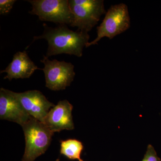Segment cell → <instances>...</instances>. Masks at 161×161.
I'll list each match as a JSON object with an SVG mask.
<instances>
[{
    "mask_svg": "<svg viewBox=\"0 0 161 161\" xmlns=\"http://www.w3.org/2000/svg\"><path fill=\"white\" fill-rule=\"evenodd\" d=\"M43 26V34L34 37L33 41L43 39L47 41V58L63 53L78 57L82 56L84 47L89 42L88 32L73 31L64 24H60L55 28L48 27L45 24Z\"/></svg>",
    "mask_w": 161,
    "mask_h": 161,
    "instance_id": "cell-1",
    "label": "cell"
},
{
    "mask_svg": "<svg viewBox=\"0 0 161 161\" xmlns=\"http://www.w3.org/2000/svg\"><path fill=\"white\" fill-rule=\"evenodd\" d=\"M22 127L26 142L22 161H35L47 150L54 132L45 124L31 116Z\"/></svg>",
    "mask_w": 161,
    "mask_h": 161,
    "instance_id": "cell-2",
    "label": "cell"
},
{
    "mask_svg": "<svg viewBox=\"0 0 161 161\" xmlns=\"http://www.w3.org/2000/svg\"><path fill=\"white\" fill-rule=\"evenodd\" d=\"M131 24L128 7L126 4L120 3L111 6L106 13L102 23L98 26L97 36L86 47L98 44L104 37L113 39L130 28Z\"/></svg>",
    "mask_w": 161,
    "mask_h": 161,
    "instance_id": "cell-3",
    "label": "cell"
},
{
    "mask_svg": "<svg viewBox=\"0 0 161 161\" xmlns=\"http://www.w3.org/2000/svg\"><path fill=\"white\" fill-rule=\"evenodd\" d=\"M73 15L71 26L88 32L96 26L102 15L106 14L103 0H70Z\"/></svg>",
    "mask_w": 161,
    "mask_h": 161,
    "instance_id": "cell-4",
    "label": "cell"
},
{
    "mask_svg": "<svg viewBox=\"0 0 161 161\" xmlns=\"http://www.w3.org/2000/svg\"><path fill=\"white\" fill-rule=\"evenodd\" d=\"M32 9L31 14L36 15L42 21L71 25L73 15L68 0H28Z\"/></svg>",
    "mask_w": 161,
    "mask_h": 161,
    "instance_id": "cell-5",
    "label": "cell"
},
{
    "mask_svg": "<svg viewBox=\"0 0 161 161\" xmlns=\"http://www.w3.org/2000/svg\"><path fill=\"white\" fill-rule=\"evenodd\" d=\"M41 62L44 67L41 69L44 72L46 87L53 91L65 89L70 85L75 78V66L71 63L57 60H51L43 56Z\"/></svg>",
    "mask_w": 161,
    "mask_h": 161,
    "instance_id": "cell-6",
    "label": "cell"
},
{
    "mask_svg": "<svg viewBox=\"0 0 161 161\" xmlns=\"http://www.w3.org/2000/svg\"><path fill=\"white\" fill-rule=\"evenodd\" d=\"M31 116L16 95V92L1 88L0 119L16 123L23 126Z\"/></svg>",
    "mask_w": 161,
    "mask_h": 161,
    "instance_id": "cell-7",
    "label": "cell"
},
{
    "mask_svg": "<svg viewBox=\"0 0 161 161\" xmlns=\"http://www.w3.org/2000/svg\"><path fill=\"white\" fill-rule=\"evenodd\" d=\"M16 95L29 115L43 123L50 110L55 106L37 90L16 92Z\"/></svg>",
    "mask_w": 161,
    "mask_h": 161,
    "instance_id": "cell-8",
    "label": "cell"
},
{
    "mask_svg": "<svg viewBox=\"0 0 161 161\" xmlns=\"http://www.w3.org/2000/svg\"><path fill=\"white\" fill-rule=\"evenodd\" d=\"M73 105L68 101H60L50 110L43 123L52 132H59L63 130L75 129L72 112Z\"/></svg>",
    "mask_w": 161,
    "mask_h": 161,
    "instance_id": "cell-9",
    "label": "cell"
},
{
    "mask_svg": "<svg viewBox=\"0 0 161 161\" xmlns=\"http://www.w3.org/2000/svg\"><path fill=\"white\" fill-rule=\"evenodd\" d=\"M40 69L29 58L26 51L18 52L13 56L12 61L6 69L1 71V74L6 73L4 79L29 78L35 71Z\"/></svg>",
    "mask_w": 161,
    "mask_h": 161,
    "instance_id": "cell-10",
    "label": "cell"
},
{
    "mask_svg": "<svg viewBox=\"0 0 161 161\" xmlns=\"http://www.w3.org/2000/svg\"><path fill=\"white\" fill-rule=\"evenodd\" d=\"M83 146L80 141L75 139H69L61 142L60 154L71 160L84 161L80 158Z\"/></svg>",
    "mask_w": 161,
    "mask_h": 161,
    "instance_id": "cell-11",
    "label": "cell"
},
{
    "mask_svg": "<svg viewBox=\"0 0 161 161\" xmlns=\"http://www.w3.org/2000/svg\"><path fill=\"white\" fill-rule=\"evenodd\" d=\"M15 0H1L0 1V14L9 13L13 7Z\"/></svg>",
    "mask_w": 161,
    "mask_h": 161,
    "instance_id": "cell-12",
    "label": "cell"
},
{
    "mask_svg": "<svg viewBox=\"0 0 161 161\" xmlns=\"http://www.w3.org/2000/svg\"><path fill=\"white\" fill-rule=\"evenodd\" d=\"M142 161H161V159L158 156L153 147L151 145H149L147 147L146 154Z\"/></svg>",
    "mask_w": 161,
    "mask_h": 161,
    "instance_id": "cell-13",
    "label": "cell"
},
{
    "mask_svg": "<svg viewBox=\"0 0 161 161\" xmlns=\"http://www.w3.org/2000/svg\"><path fill=\"white\" fill-rule=\"evenodd\" d=\"M56 161H60V159H57L56 160Z\"/></svg>",
    "mask_w": 161,
    "mask_h": 161,
    "instance_id": "cell-14",
    "label": "cell"
}]
</instances>
